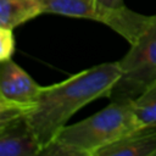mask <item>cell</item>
Returning <instances> with one entry per match:
<instances>
[{"label":"cell","mask_w":156,"mask_h":156,"mask_svg":"<svg viewBox=\"0 0 156 156\" xmlns=\"http://www.w3.org/2000/svg\"><path fill=\"white\" fill-rule=\"evenodd\" d=\"M119 76L121 68L116 61L87 68L63 82L43 87L28 115L41 150L56 138L77 111L96 99L108 98Z\"/></svg>","instance_id":"6da1fadb"},{"label":"cell","mask_w":156,"mask_h":156,"mask_svg":"<svg viewBox=\"0 0 156 156\" xmlns=\"http://www.w3.org/2000/svg\"><path fill=\"white\" fill-rule=\"evenodd\" d=\"M132 101L111 100L106 107L90 117L65 126L40 155L95 156L102 147L141 128Z\"/></svg>","instance_id":"7a4b0ae2"},{"label":"cell","mask_w":156,"mask_h":156,"mask_svg":"<svg viewBox=\"0 0 156 156\" xmlns=\"http://www.w3.org/2000/svg\"><path fill=\"white\" fill-rule=\"evenodd\" d=\"M118 63L121 76L111 100H134L156 82V17Z\"/></svg>","instance_id":"3957f363"},{"label":"cell","mask_w":156,"mask_h":156,"mask_svg":"<svg viewBox=\"0 0 156 156\" xmlns=\"http://www.w3.org/2000/svg\"><path fill=\"white\" fill-rule=\"evenodd\" d=\"M43 87L12 60L1 62L0 99L20 105L34 106Z\"/></svg>","instance_id":"277c9868"},{"label":"cell","mask_w":156,"mask_h":156,"mask_svg":"<svg viewBox=\"0 0 156 156\" xmlns=\"http://www.w3.org/2000/svg\"><path fill=\"white\" fill-rule=\"evenodd\" d=\"M40 151L41 146L28 116L0 123V156H37Z\"/></svg>","instance_id":"5b68a950"},{"label":"cell","mask_w":156,"mask_h":156,"mask_svg":"<svg viewBox=\"0 0 156 156\" xmlns=\"http://www.w3.org/2000/svg\"><path fill=\"white\" fill-rule=\"evenodd\" d=\"M95 156H156V128H139L102 147Z\"/></svg>","instance_id":"8992f818"},{"label":"cell","mask_w":156,"mask_h":156,"mask_svg":"<svg viewBox=\"0 0 156 156\" xmlns=\"http://www.w3.org/2000/svg\"><path fill=\"white\" fill-rule=\"evenodd\" d=\"M44 13L87 18L110 24L115 9L100 6L96 0H43Z\"/></svg>","instance_id":"52a82bcc"},{"label":"cell","mask_w":156,"mask_h":156,"mask_svg":"<svg viewBox=\"0 0 156 156\" xmlns=\"http://www.w3.org/2000/svg\"><path fill=\"white\" fill-rule=\"evenodd\" d=\"M44 13L43 0H0V27L13 29Z\"/></svg>","instance_id":"ba28073f"},{"label":"cell","mask_w":156,"mask_h":156,"mask_svg":"<svg viewBox=\"0 0 156 156\" xmlns=\"http://www.w3.org/2000/svg\"><path fill=\"white\" fill-rule=\"evenodd\" d=\"M135 117L141 128H156V82L132 101Z\"/></svg>","instance_id":"9c48e42d"},{"label":"cell","mask_w":156,"mask_h":156,"mask_svg":"<svg viewBox=\"0 0 156 156\" xmlns=\"http://www.w3.org/2000/svg\"><path fill=\"white\" fill-rule=\"evenodd\" d=\"M15 51V37L12 29L0 27V62L11 60Z\"/></svg>","instance_id":"30bf717a"},{"label":"cell","mask_w":156,"mask_h":156,"mask_svg":"<svg viewBox=\"0 0 156 156\" xmlns=\"http://www.w3.org/2000/svg\"><path fill=\"white\" fill-rule=\"evenodd\" d=\"M96 2L100 6L108 7V9H119V7L126 6L123 0H96Z\"/></svg>","instance_id":"8fae6325"}]
</instances>
